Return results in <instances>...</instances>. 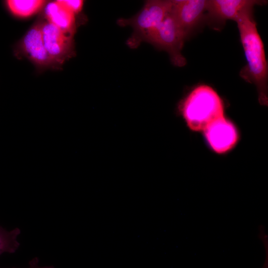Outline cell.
Returning <instances> with one entry per match:
<instances>
[{"label":"cell","instance_id":"30bf717a","mask_svg":"<svg viewBox=\"0 0 268 268\" xmlns=\"http://www.w3.org/2000/svg\"><path fill=\"white\" fill-rule=\"evenodd\" d=\"M44 9V17L63 31L74 35L76 30L75 15L58 1L47 2Z\"/></svg>","mask_w":268,"mask_h":268},{"label":"cell","instance_id":"5bb4252c","mask_svg":"<svg viewBox=\"0 0 268 268\" xmlns=\"http://www.w3.org/2000/svg\"><path fill=\"white\" fill-rule=\"evenodd\" d=\"M29 266L28 268H55L53 266L41 267L39 265V259L37 258H33L29 263Z\"/></svg>","mask_w":268,"mask_h":268},{"label":"cell","instance_id":"8992f818","mask_svg":"<svg viewBox=\"0 0 268 268\" xmlns=\"http://www.w3.org/2000/svg\"><path fill=\"white\" fill-rule=\"evenodd\" d=\"M41 31L45 47L59 65L72 58L74 54V35L66 33L47 21L43 16Z\"/></svg>","mask_w":268,"mask_h":268},{"label":"cell","instance_id":"9c48e42d","mask_svg":"<svg viewBox=\"0 0 268 268\" xmlns=\"http://www.w3.org/2000/svg\"><path fill=\"white\" fill-rule=\"evenodd\" d=\"M207 11L221 20L235 21L245 9L255 5L263 4L266 1L256 0H207Z\"/></svg>","mask_w":268,"mask_h":268},{"label":"cell","instance_id":"52a82bcc","mask_svg":"<svg viewBox=\"0 0 268 268\" xmlns=\"http://www.w3.org/2000/svg\"><path fill=\"white\" fill-rule=\"evenodd\" d=\"M211 149L218 154L232 149L238 142V130L230 120L222 116L210 124L203 131Z\"/></svg>","mask_w":268,"mask_h":268},{"label":"cell","instance_id":"ba28073f","mask_svg":"<svg viewBox=\"0 0 268 268\" xmlns=\"http://www.w3.org/2000/svg\"><path fill=\"white\" fill-rule=\"evenodd\" d=\"M207 0H172L171 13L187 37L207 10Z\"/></svg>","mask_w":268,"mask_h":268},{"label":"cell","instance_id":"6da1fadb","mask_svg":"<svg viewBox=\"0 0 268 268\" xmlns=\"http://www.w3.org/2000/svg\"><path fill=\"white\" fill-rule=\"evenodd\" d=\"M253 7L244 10L235 21L247 61L239 74L246 81L256 86L260 102L267 105L268 62L263 42L254 18Z\"/></svg>","mask_w":268,"mask_h":268},{"label":"cell","instance_id":"7a4b0ae2","mask_svg":"<svg viewBox=\"0 0 268 268\" xmlns=\"http://www.w3.org/2000/svg\"><path fill=\"white\" fill-rule=\"evenodd\" d=\"M180 110L187 126L196 132L203 131L224 116L222 100L207 85H200L192 90L181 104Z\"/></svg>","mask_w":268,"mask_h":268},{"label":"cell","instance_id":"7c38bea8","mask_svg":"<svg viewBox=\"0 0 268 268\" xmlns=\"http://www.w3.org/2000/svg\"><path fill=\"white\" fill-rule=\"evenodd\" d=\"M18 228L7 231L0 226V255L3 253H14L20 246L17 237L20 234Z\"/></svg>","mask_w":268,"mask_h":268},{"label":"cell","instance_id":"4fadbf2b","mask_svg":"<svg viewBox=\"0 0 268 268\" xmlns=\"http://www.w3.org/2000/svg\"><path fill=\"white\" fill-rule=\"evenodd\" d=\"M58 1L75 15L81 12L83 6V1L81 0H58Z\"/></svg>","mask_w":268,"mask_h":268},{"label":"cell","instance_id":"277c9868","mask_svg":"<svg viewBox=\"0 0 268 268\" xmlns=\"http://www.w3.org/2000/svg\"><path fill=\"white\" fill-rule=\"evenodd\" d=\"M187 38L170 12L157 26L147 34L143 42L166 51L172 63L175 66L182 67L186 64L182 50Z\"/></svg>","mask_w":268,"mask_h":268},{"label":"cell","instance_id":"8fae6325","mask_svg":"<svg viewBox=\"0 0 268 268\" xmlns=\"http://www.w3.org/2000/svg\"><path fill=\"white\" fill-rule=\"evenodd\" d=\"M47 1L42 0H6L4 4L8 12L18 18H26L39 12Z\"/></svg>","mask_w":268,"mask_h":268},{"label":"cell","instance_id":"5b68a950","mask_svg":"<svg viewBox=\"0 0 268 268\" xmlns=\"http://www.w3.org/2000/svg\"><path fill=\"white\" fill-rule=\"evenodd\" d=\"M43 17L39 18L26 31L14 47V54L17 58L25 57L38 70L61 69L46 50L42 38L41 26Z\"/></svg>","mask_w":268,"mask_h":268},{"label":"cell","instance_id":"3957f363","mask_svg":"<svg viewBox=\"0 0 268 268\" xmlns=\"http://www.w3.org/2000/svg\"><path fill=\"white\" fill-rule=\"evenodd\" d=\"M172 0H152L146 1L142 8L129 18L118 21L122 26H130L133 33L127 42L133 48L137 47L147 34L157 26L171 12Z\"/></svg>","mask_w":268,"mask_h":268}]
</instances>
